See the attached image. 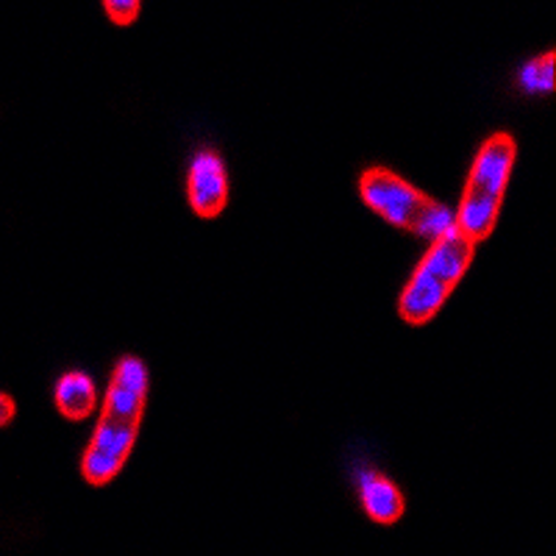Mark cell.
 <instances>
[{"label": "cell", "instance_id": "cell-1", "mask_svg": "<svg viewBox=\"0 0 556 556\" xmlns=\"http://www.w3.org/2000/svg\"><path fill=\"white\" fill-rule=\"evenodd\" d=\"M148 387H151V374L146 362L137 356H123L109 379L96 434L84 451L81 476L87 484H109L126 468L146 417Z\"/></svg>", "mask_w": 556, "mask_h": 556}, {"label": "cell", "instance_id": "cell-2", "mask_svg": "<svg viewBox=\"0 0 556 556\" xmlns=\"http://www.w3.org/2000/svg\"><path fill=\"white\" fill-rule=\"evenodd\" d=\"M518 159V142L513 134H493L476 153L468 181L462 190L459 206L454 208V228L462 237L484 242L498 226L509 178Z\"/></svg>", "mask_w": 556, "mask_h": 556}, {"label": "cell", "instance_id": "cell-3", "mask_svg": "<svg viewBox=\"0 0 556 556\" xmlns=\"http://www.w3.org/2000/svg\"><path fill=\"white\" fill-rule=\"evenodd\" d=\"M476 256V242L462 237L456 228L440 240L429 242V251L415 267L399 298V315L409 326H426L443 309L451 292L456 290L470 262Z\"/></svg>", "mask_w": 556, "mask_h": 556}, {"label": "cell", "instance_id": "cell-4", "mask_svg": "<svg viewBox=\"0 0 556 556\" xmlns=\"http://www.w3.org/2000/svg\"><path fill=\"white\" fill-rule=\"evenodd\" d=\"M359 195L365 206L376 212L381 220L404 228L426 242L440 240L454 228V208L443 206L387 167H370L362 173Z\"/></svg>", "mask_w": 556, "mask_h": 556}, {"label": "cell", "instance_id": "cell-5", "mask_svg": "<svg viewBox=\"0 0 556 556\" xmlns=\"http://www.w3.org/2000/svg\"><path fill=\"white\" fill-rule=\"evenodd\" d=\"M187 201L201 220H215L228 206V170L220 153L198 151L187 170Z\"/></svg>", "mask_w": 556, "mask_h": 556}, {"label": "cell", "instance_id": "cell-6", "mask_svg": "<svg viewBox=\"0 0 556 556\" xmlns=\"http://www.w3.org/2000/svg\"><path fill=\"white\" fill-rule=\"evenodd\" d=\"M359 501L367 518L379 526H395L406 513V498L399 484L379 470L359 473Z\"/></svg>", "mask_w": 556, "mask_h": 556}, {"label": "cell", "instance_id": "cell-7", "mask_svg": "<svg viewBox=\"0 0 556 556\" xmlns=\"http://www.w3.org/2000/svg\"><path fill=\"white\" fill-rule=\"evenodd\" d=\"M53 399H56V409L62 412L67 420H73V424H81V420H87V417L98 409L96 381L89 379L87 374L62 376Z\"/></svg>", "mask_w": 556, "mask_h": 556}, {"label": "cell", "instance_id": "cell-8", "mask_svg": "<svg viewBox=\"0 0 556 556\" xmlns=\"http://www.w3.org/2000/svg\"><path fill=\"white\" fill-rule=\"evenodd\" d=\"M518 81L531 96H551L554 92V51H545L538 59L526 62Z\"/></svg>", "mask_w": 556, "mask_h": 556}, {"label": "cell", "instance_id": "cell-9", "mask_svg": "<svg viewBox=\"0 0 556 556\" xmlns=\"http://www.w3.org/2000/svg\"><path fill=\"white\" fill-rule=\"evenodd\" d=\"M103 12L114 26H134L142 12V0H101Z\"/></svg>", "mask_w": 556, "mask_h": 556}, {"label": "cell", "instance_id": "cell-10", "mask_svg": "<svg viewBox=\"0 0 556 556\" xmlns=\"http://www.w3.org/2000/svg\"><path fill=\"white\" fill-rule=\"evenodd\" d=\"M14 401L9 399V395H3V392H0V426H7V424H12V417H14Z\"/></svg>", "mask_w": 556, "mask_h": 556}]
</instances>
